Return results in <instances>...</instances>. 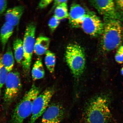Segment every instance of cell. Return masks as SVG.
Returning <instances> with one entry per match:
<instances>
[{"instance_id":"obj_1","label":"cell","mask_w":123,"mask_h":123,"mask_svg":"<svg viewBox=\"0 0 123 123\" xmlns=\"http://www.w3.org/2000/svg\"><path fill=\"white\" fill-rule=\"evenodd\" d=\"M110 100L107 96L100 95L89 101L84 110L85 123H107L111 118Z\"/></svg>"},{"instance_id":"obj_2","label":"cell","mask_w":123,"mask_h":123,"mask_svg":"<svg viewBox=\"0 0 123 123\" xmlns=\"http://www.w3.org/2000/svg\"><path fill=\"white\" fill-rule=\"evenodd\" d=\"M104 28L101 41L104 51H111L119 47L122 43L123 32L120 21L112 19L104 21Z\"/></svg>"},{"instance_id":"obj_3","label":"cell","mask_w":123,"mask_h":123,"mask_svg":"<svg viewBox=\"0 0 123 123\" xmlns=\"http://www.w3.org/2000/svg\"><path fill=\"white\" fill-rule=\"evenodd\" d=\"M66 62L75 78H79L85 68L86 58L83 48L78 44L71 43L67 46L65 52Z\"/></svg>"},{"instance_id":"obj_4","label":"cell","mask_w":123,"mask_h":123,"mask_svg":"<svg viewBox=\"0 0 123 123\" xmlns=\"http://www.w3.org/2000/svg\"><path fill=\"white\" fill-rule=\"evenodd\" d=\"M40 92V89L35 85L26 93L15 107L12 114L11 123H23L31 114L34 101Z\"/></svg>"},{"instance_id":"obj_5","label":"cell","mask_w":123,"mask_h":123,"mask_svg":"<svg viewBox=\"0 0 123 123\" xmlns=\"http://www.w3.org/2000/svg\"><path fill=\"white\" fill-rule=\"evenodd\" d=\"M36 26L34 23L28 24L23 41L24 58L22 62L23 70L26 74L30 72L35 42Z\"/></svg>"},{"instance_id":"obj_6","label":"cell","mask_w":123,"mask_h":123,"mask_svg":"<svg viewBox=\"0 0 123 123\" xmlns=\"http://www.w3.org/2000/svg\"><path fill=\"white\" fill-rule=\"evenodd\" d=\"M5 84L4 103L5 107L7 108L16 99L22 90V84L19 72L13 71L8 73Z\"/></svg>"},{"instance_id":"obj_7","label":"cell","mask_w":123,"mask_h":123,"mask_svg":"<svg viewBox=\"0 0 123 123\" xmlns=\"http://www.w3.org/2000/svg\"><path fill=\"white\" fill-rule=\"evenodd\" d=\"M79 27L87 34L96 37L102 35L104 24L94 13L88 11L80 21L78 27Z\"/></svg>"},{"instance_id":"obj_8","label":"cell","mask_w":123,"mask_h":123,"mask_svg":"<svg viewBox=\"0 0 123 123\" xmlns=\"http://www.w3.org/2000/svg\"><path fill=\"white\" fill-rule=\"evenodd\" d=\"M90 2L99 14L103 17L104 21L112 19L120 21L123 19V16L118 11L114 1L91 0Z\"/></svg>"},{"instance_id":"obj_9","label":"cell","mask_w":123,"mask_h":123,"mask_svg":"<svg viewBox=\"0 0 123 123\" xmlns=\"http://www.w3.org/2000/svg\"><path fill=\"white\" fill-rule=\"evenodd\" d=\"M54 92L53 89H47L37 97L33 102L31 116L28 123H35L43 115L48 107Z\"/></svg>"},{"instance_id":"obj_10","label":"cell","mask_w":123,"mask_h":123,"mask_svg":"<svg viewBox=\"0 0 123 123\" xmlns=\"http://www.w3.org/2000/svg\"><path fill=\"white\" fill-rule=\"evenodd\" d=\"M64 110L59 104H52L43 115L41 123H60L64 117Z\"/></svg>"},{"instance_id":"obj_11","label":"cell","mask_w":123,"mask_h":123,"mask_svg":"<svg viewBox=\"0 0 123 123\" xmlns=\"http://www.w3.org/2000/svg\"><path fill=\"white\" fill-rule=\"evenodd\" d=\"M87 12L80 4H72L69 12L68 19L70 24L73 27H78L80 21Z\"/></svg>"},{"instance_id":"obj_12","label":"cell","mask_w":123,"mask_h":123,"mask_svg":"<svg viewBox=\"0 0 123 123\" xmlns=\"http://www.w3.org/2000/svg\"><path fill=\"white\" fill-rule=\"evenodd\" d=\"M25 10V8L21 5L9 8L5 14L6 22L14 27L18 25Z\"/></svg>"},{"instance_id":"obj_13","label":"cell","mask_w":123,"mask_h":123,"mask_svg":"<svg viewBox=\"0 0 123 123\" xmlns=\"http://www.w3.org/2000/svg\"><path fill=\"white\" fill-rule=\"evenodd\" d=\"M50 43V40L48 37L42 36L38 37L35 41L34 53L38 56L45 54L48 50Z\"/></svg>"},{"instance_id":"obj_14","label":"cell","mask_w":123,"mask_h":123,"mask_svg":"<svg viewBox=\"0 0 123 123\" xmlns=\"http://www.w3.org/2000/svg\"><path fill=\"white\" fill-rule=\"evenodd\" d=\"M14 27L6 22L1 27L0 31V41L3 51L5 49L9 38L13 34Z\"/></svg>"},{"instance_id":"obj_15","label":"cell","mask_w":123,"mask_h":123,"mask_svg":"<svg viewBox=\"0 0 123 123\" xmlns=\"http://www.w3.org/2000/svg\"><path fill=\"white\" fill-rule=\"evenodd\" d=\"M0 61L8 73L13 70L15 62L13 52L10 44H8L5 53L2 57L0 58Z\"/></svg>"},{"instance_id":"obj_16","label":"cell","mask_w":123,"mask_h":123,"mask_svg":"<svg viewBox=\"0 0 123 123\" xmlns=\"http://www.w3.org/2000/svg\"><path fill=\"white\" fill-rule=\"evenodd\" d=\"M32 78L34 80L42 79L45 75V71L41 58H38L35 61L32 70Z\"/></svg>"},{"instance_id":"obj_17","label":"cell","mask_w":123,"mask_h":123,"mask_svg":"<svg viewBox=\"0 0 123 123\" xmlns=\"http://www.w3.org/2000/svg\"><path fill=\"white\" fill-rule=\"evenodd\" d=\"M13 47L15 59L18 63L20 64L22 62L24 55L22 39L20 38L15 39L13 41Z\"/></svg>"},{"instance_id":"obj_18","label":"cell","mask_w":123,"mask_h":123,"mask_svg":"<svg viewBox=\"0 0 123 123\" xmlns=\"http://www.w3.org/2000/svg\"><path fill=\"white\" fill-rule=\"evenodd\" d=\"M67 3H63L55 8L54 15L60 21L68 18L69 14Z\"/></svg>"},{"instance_id":"obj_19","label":"cell","mask_w":123,"mask_h":123,"mask_svg":"<svg viewBox=\"0 0 123 123\" xmlns=\"http://www.w3.org/2000/svg\"><path fill=\"white\" fill-rule=\"evenodd\" d=\"M45 54L44 62L46 67L50 73H53L56 63V56L54 53L49 50Z\"/></svg>"},{"instance_id":"obj_20","label":"cell","mask_w":123,"mask_h":123,"mask_svg":"<svg viewBox=\"0 0 123 123\" xmlns=\"http://www.w3.org/2000/svg\"><path fill=\"white\" fill-rule=\"evenodd\" d=\"M8 72L0 61V98L1 89L6 81Z\"/></svg>"},{"instance_id":"obj_21","label":"cell","mask_w":123,"mask_h":123,"mask_svg":"<svg viewBox=\"0 0 123 123\" xmlns=\"http://www.w3.org/2000/svg\"><path fill=\"white\" fill-rule=\"evenodd\" d=\"M60 21L54 15L50 18L49 21L48 26L52 31H55L58 27Z\"/></svg>"},{"instance_id":"obj_22","label":"cell","mask_w":123,"mask_h":123,"mask_svg":"<svg viewBox=\"0 0 123 123\" xmlns=\"http://www.w3.org/2000/svg\"><path fill=\"white\" fill-rule=\"evenodd\" d=\"M115 59L118 63L123 64V45L120 46L117 51Z\"/></svg>"},{"instance_id":"obj_23","label":"cell","mask_w":123,"mask_h":123,"mask_svg":"<svg viewBox=\"0 0 123 123\" xmlns=\"http://www.w3.org/2000/svg\"><path fill=\"white\" fill-rule=\"evenodd\" d=\"M7 0H0V16L5 11L7 6Z\"/></svg>"},{"instance_id":"obj_24","label":"cell","mask_w":123,"mask_h":123,"mask_svg":"<svg viewBox=\"0 0 123 123\" xmlns=\"http://www.w3.org/2000/svg\"><path fill=\"white\" fill-rule=\"evenodd\" d=\"M53 1L50 0H43L40 1L38 5L39 8L43 9L47 7Z\"/></svg>"},{"instance_id":"obj_25","label":"cell","mask_w":123,"mask_h":123,"mask_svg":"<svg viewBox=\"0 0 123 123\" xmlns=\"http://www.w3.org/2000/svg\"><path fill=\"white\" fill-rule=\"evenodd\" d=\"M117 8L121 13H123V0L115 1Z\"/></svg>"},{"instance_id":"obj_26","label":"cell","mask_w":123,"mask_h":123,"mask_svg":"<svg viewBox=\"0 0 123 123\" xmlns=\"http://www.w3.org/2000/svg\"><path fill=\"white\" fill-rule=\"evenodd\" d=\"M68 1L67 0H56L54 1L53 8L56 7L59 5L63 3L64 2H67Z\"/></svg>"},{"instance_id":"obj_27","label":"cell","mask_w":123,"mask_h":123,"mask_svg":"<svg viewBox=\"0 0 123 123\" xmlns=\"http://www.w3.org/2000/svg\"><path fill=\"white\" fill-rule=\"evenodd\" d=\"M121 74H122V75L123 76V67L121 69Z\"/></svg>"}]
</instances>
